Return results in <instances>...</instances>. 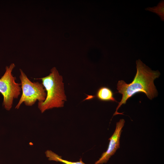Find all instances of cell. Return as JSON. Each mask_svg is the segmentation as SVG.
<instances>
[{
  "label": "cell",
  "instance_id": "8992f818",
  "mask_svg": "<svg viewBox=\"0 0 164 164\" xmlns=\"http://www.w3.org/2000/svg\"><path fill=\"white\" fill-rule=\"evenodd\" d=\"M88 99L96 97L99 100L105 101H111L117 102L113 97L112 91L109 88L105 87L100 88L97 90L96 96H91Z\"/></svg>",
  "mask_w": 164,
  "mask_h": 164
},
{
  "label": "cell",
  "instance_id": "277c9868",
  "mask_svg": "<svg viewBox=\"0 0 164 164\" xmlns=\"http://www.w3.org/2000/svg\"><path fill=\"white\" fill-rule=\"evenodd\" d=\"M14 63L5 67V72L0 78V93L3 97L2 105L7 111L12 108L14 99H17L22 91L20 83L16 82V77L12 73Z\"/></svg>",
  "mask_w": 164,
  "mask_h": 164
},
{
  "label": "cell",
  "instance_id": "6da1fadb",
  "mask_svg": "<svg viewBox=\"0 0 164 164\" xmlns=\"http://www.w3.org/2000/svg\"><path fill=\"white\" fill-rule=\"evenodd\" d=\"M136 64L137 72L133 81L128 84L121 80L117 83L118 92L122 94V97L113 116L121 114L118 112V109L123 104H125L128 99L138 93H144L150 100L157 96L154 81L159 77L160 73L152 70L139 59L136 60Z\"/></svg>",
  "mask_w": 164,
  "mask_h": 164
},
{
  "label": "cell",
  "instance_id": "52a82bcc",
  "mask_svg": "<svg viewBox=\"0 0 164 164\" xmlns=\"http://www.w3.org/2000/svg\"><path fill=\"white\" fill-rule=\"evenodd\" d=\"M46 156L49 161H53L57 162H60L64 164H86L84 163L81 158L80 161L78 162H72L64 159L62 157L54 153L50 150H47L45 152Z\"/></svg>",
  "mask_w": 164,
  "mask_h": 164
},
{
  "label": "cell",
  "instance_id": "ba28073f",
  "mask_svg": "<svg viewBox=\"0 0 164 164\" xmlns=\"http://www.w3.org/2000/svg\"><path fill=\"white\" fill-rule=\"evenodd\" d=\"M145 10L156 13L160 17L162 21H164V1L163 0L160 1L157 6L151 7H148L145 8Z\"/></svg>",
  "mask_w": 164,
  "mask_h": 164
},
{
  "label": "cell",
  "instance_id": "3957f363",
  "mask_svg": "<svg viewBox=\"0 0 164 164\" xmlns=\"http://www.w3.org/2000/svg\"><path fill=\"white\" fill-rule=\"evenodd\" d=\"M19 71L22 94L15 109H19L23 103L26 106H31L37 101H44L46 93L42 84L38 82H32L22 69H19Z\"/></svg>",
  "mask_w": 164,
  "mask_h": 164
},
{
  "label": "cell",
  "instance_id": "5b68a950",
  "mask_svg": "<svg viewBox=\"0 0 164 164\" xmlns=\"http://www.w3.org/2000/svg\"><path fill=\"white\" fill-rule=\"evenodd\" d=\"M125 123V121L123 119H121L117 123L115 131L109 138L110 141L107 150L102 154L100 158L94 164H103L107 163L120 148V139Z\"/></svg>",
  "mask_w": 164,
  "mask_h": 164
},
{
  "label": "cell",
  "instance_id": "7a4b0ae2",
  "mask_svg": "<svg viewBox=\"0 0 164 164\" xmlns=\"http://www.w3.org/2000/svg\"><path fill=\"white\" fill-rule=\"evenodd\" d=\"M36 79L42 80L46 93L45 100L38 102V107L42 113L50 109L63 107L67 98L63 77L55 67L51 69L48 75Z\"/></svg>",
  "mask_w": 164,
  "mask_h": 164
}]
</instances>
